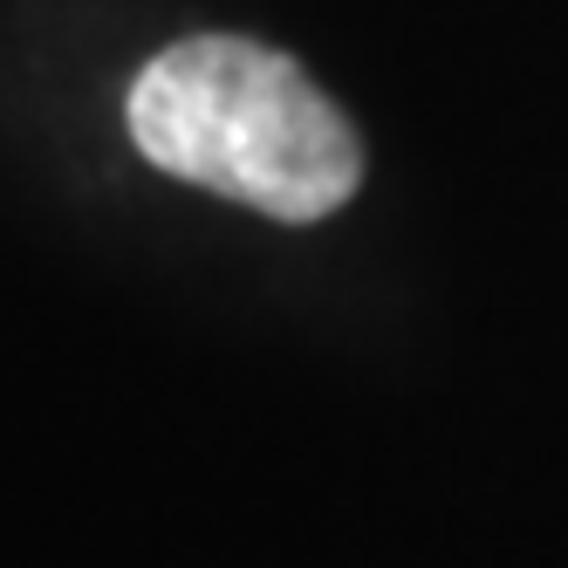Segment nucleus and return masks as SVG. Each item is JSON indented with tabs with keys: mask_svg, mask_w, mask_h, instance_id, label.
Here are the masks:
<instances>
[{
	"mask_svg": "<svg viewBox=\"0 0 568 568\" xmlns=\"http://www.w3.org/2000/svg\"><path fill=\"white\" fill-rule=\"evenodd\" d=\"M131 138L158 172L288 226L336 213L363 179L349 116L302 62L240 34H192L158 55L131 83Z\"/></svg>",
	"mask_w": 568,
	"mask_h": 568,
	"instance_id": "f257e3e1",
	"label": "nucleus"
}]
</instances>
